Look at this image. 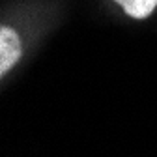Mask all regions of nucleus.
<instances>
[{
	"mask_svg": "<svg viewBox=\"0 0 157 157\" xmlns=\"http://www.w3.org/2000/svg\"><path fill=\"white\" fill-rule=\"evenodd\" d=\"M133 19H146L157 8V0H114Z\"/></svg>",
	"mask_w": 157,
	"mask_h": 157,
	"instance_id": "2",
	"label": "nucleus"
},
{
	"mask_svg": "<svg viewBox=\"0 0 157 157\" xmlns=\"http://www.w3.org/2000/svg\"><path fill=\"white\" fill-rule=\"evenodd\" d=\"M23 54V43L17 32L10 26L0 28V77H6L10 69L15 67Z\"/></svg>",
	"mask_w": 157,
	"mask_h": 157,
	"instance_id": "1",
	"label": "nucleus"
}]
</instances>
